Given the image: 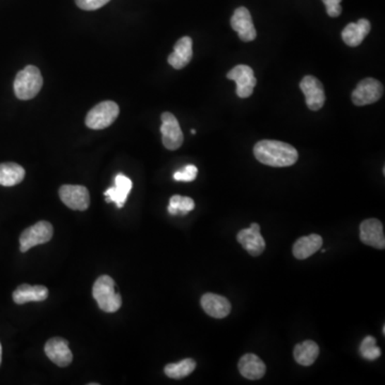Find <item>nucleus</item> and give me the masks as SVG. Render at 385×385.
Instances as JSON below:
<instances>
[{
  "label": "nucleus",
  "instance_id": "412c9836",
  "mask_svg": "<svg viewBox=\"0 0 385 385\" xmlns=\"http://www.w3.org/2000/svg\"><path fill=\"white\" fill-rule=\"evenodd\" d=\"M324 240L319 235H310L300 238L293 245V256L297 259L303 260L320 250Z\"/></svg>",
  "mask_w": 385,
  "mask_h": 385
},
{
  "label": "nucleus",
  "instance_id": "bb28decb",
  "mask_svg": "<svg viewBox=\"0 0 385 385\" xmlns=\"http://www.w3.org/2000/svg\"><path fill=\"white\" fill-rule=\"evenodd\" d=\"M198 169L195 165H186L184 169L176 171L173 173V179L176 181L192 182L197 177Z\"/></svg>",
  "mask_w": 385,
  "mask_h": 385
},
{
  "label": "nucleus",
  "instance_id": "cd10ccee",
  "mask_svg": "<svg viewBox=\"0 0 385 385\" xmlns=\"http://www.w3.org/2000/svg\"><path fill=\"white\" fill-rule=\"evenodd\" d=\"M111 0H75L76 5L85 11H93L104 7Z\"/></svg>",
  "mask_w": 385,
  "mask_h": 385
},
{
  "label": "nucleus",
  "instance_id": "a878e982",
  "mask_svg": "<svg viewBox=\"0 0 385 385\" xmlns=\"http://www.w3.org/2000/svg\"><path fill=\"white\" fill-rule=\"evenodd\" d=\"M360 352H361L362 357L368 361H374V360L379 359L381 355L380 348L377 346L376 338L372 336H367L363 339L361 346H360Z\"/></svg>",
  "mask_w": 385,
  "mask_h": 385
},
{
  "label": "nucleus",
  "instance_id": "7c9ffc66",
  "mask_svg": "<svg viewBox=\"0 0 385 385\" xmlns=\"http://www.w3.org/2000/svg\"><path fill=\"white\" fill-rule=\"evenodd\" d=\"M192 134H194V135H195L196 130H192Z\"/></svg>",
  "mask_w": 385,
  "mask_h": 385
},
{
  "label": "nucleus",
  "instance_id": "f3484780",
  "mask_svg": "<svg viewBox=\"0 0 385 385\" xmlns=\"http://www.w3.org/2000/svg\"><path fill=\"white\" fill-rule=\"evenodd\" d=\"M133 188L131 179L126 176L118 173L115 178V185L105 190L104 195L106 196L107 202H114L118 208H122L126 204V198Z\"/></svg>",
  "mask_w": 385,
  "mask_h": 385
},
{
  "label": "nucleus",
  "instance_id": "aec40b11",
  "mask_svg": "<svg viewBox=\"0 0 385 385\" xmlns=\"http://www.w3.org/2000/svg\"><path fill=\"white\" fill-rule=\"evenodd\" d=\"M238 367H239L240 374L248 380H259L267 372L264 362L252 353L243 355L240 359Z\"/></svg>",
  "mask_w": 385,
  "mask_h": 385
},
{
  "label": "nucleus",
  "instance_id": "39448f33",
  "mask_svg": "<svg viewBox=\"0 0 385 385\" xmlns=\"http://www.w3.org/2000/svg\"><path fill=\"white\" fill-rule=\"evenodd\" d=\"M54 229L51 224L47 221H38L23 231L20 237V250L28 252L30 248L40 244L47 243L53 238Z\"/></svg>",
  "mask_w": 385,
  "mask_h": 385
},
{
  "label": "nucleus",
  "instance_id": "0eeeda50",
  "mask_svg": "<svg viewBox=\"0 0 385 385\" xmlns=\"http://www.w3.org/2000/svg\"><path fill=\"white\" fill-rule=\"evenodd\" d=\"M61 202L72 210L85 211L90 206V195L82 185H62L59 188Z\"/></svg>",
  "mask_w": 385,
  "mask_h": 385
},
{
  "label": "nucleus",
  "instance_id": "1a4fd4ad",
  "mask_svg": "<svg viewBox=\"0 0 385 385\" xmlns=\"http://www.w3.org/2000/svg\"><path fill=\"white\" fill-rule=\"evenodd\" d=\"M300 88L305 95L306 104L310 111H319L326 102L324 85L314 76H305L300 82Z\"/></svg>",
  "mask_w": 385,
  "mask_h": 385
},
{
  "label": "nucleus",
  "instance_id": "7ed1b4c3",
  "mask_svg": "<svg viewBox=\"0 0 385 385\" xmlns=\"http://www.w3.org/2000/svg\"><path fill=\"white\" fill-rule=\"evenodd\" d=\"M92 295L103 312H115L121 307V297L116 293L115 281L109 275H102L95 281Z\"/></svg>",
  "mask_w": 385,
  "mask_h": 385
},
{
  "label": "nucleus",
  "instance_id": "423d86ee",
  "mask_svg": "<svg viewBox=\"0 0 385 385\" xmlns=\"http://www.w3.org/2000/svg\"><path fill=\"white\" fill-rule=\"evenodd\" d=\"M383 86L376 78H368L361 80L352 92V102L357 106H365L380 100Z\"/></svg>",
  "mask_w": 385,
  "mask_h": 385
},
{
  "label": "nucleus",
  "instance_id": "20e7f679",
  "mask_svg": "<svg viewBox=\"0 0 385 385\" xmlns=\"http://www.w3.org/2000/svg\"><path fill=\"white\" fill-rule=\"evenodd\" d=\"M119 106L113 101H104L95 105L86 117V126L91 130L109 128L117 119Z\"/></svg>",
  "mask_w": 385,
  "mask_h": 385
},
{
  "label": "nucleus",
  "instance_id": "f257e3e1",
  "mask_svg": "<svg viewBox=\"0 0 385 385\" xmlns=\"http://www.w3.org/2000/svg\"><path fill=\"white\" fill-rule=\"evenodd\" d=\"M254 154L262 164L288 167L297 163L299 153L291 145L279 140H262L254 147Z\"/></svg>",
  "mask_w": 385,
  "mask_h": 385
},
{
  "label": "nucleus",
  "instance_id": "393cba45",
  "mask_svg": "<svg viewBox=\"0 0 385 385\" xmlns=\"http://www.w3.org/2000/svg\"><path fill=\"white\" fill-rule=\"evenodd\" d=\"M194 208H195V202L192 198L175 195L171 198V202H169V212L171 215H185L194 210Z\"/></svg>",
  "mask_w": 385,
  "mask_h": 385
},
{
  "label": "nucleus",
  "instance_id": "a211bd4d",
  "mask_svg": "<svg viewBox=\"0 0 385 385\" xmlns=\"http://www.w3.org/2000/svg\"><path fill=\"white\" fill-rule=\"evenodd\" d=\"M192 58V41L190 37H183L176 43L173 53L169 57V63L176 70L185 68Z\"/></svg>",
  "mask_w": 385,
  "mask_h": 385
},
{
  "label": "nucleus",
  "instance_id": "c85d7f7f",
  "mask_svg": "<svg viewBox=\"0 0 385 385\" xmlns=\"http://www.w3.org/2000/svg\"><path fill=\"white\" fill-rule=\"evenodd\" d=\"M326 8V13L331 18H338L343 12L341 8V0H322Z\"/></svg>",
  "mask_w": 385,
  "mask_h": 385
},
{
  "label": "nucleus",
  "instance_id": "4468645a",
  "mask_svg": "<svg viewBox=\"0 0 385 385\" xmlns=\"http://www.w3.org/2000/svg\"><path fill=\"white\" fill-rule=\"evenodd\" d=\"M44 351L47 358L59 367L70 365L73 360L69 343L66 339L60 338V337L49 339L45 345Z\"/></svg>",
  "mask_w": 385,
  "mask_h": 385
},
{
  "label": "nucleus",
  "instance_id": "9d476101",
  "mask_svg": "<svg viewBox=\"0 0 385 385\" xmlns=\"http://www.w3.org/2000/svg\"><path fill=\"white\" fill-rule=\"evenodd\" d=\"M161 133L163 145L169 150H177L183 144V133L179 122L171 113H163Z\"/></svg>",
  "mask_w": 385,
  "mask_h": 385
},
{
  "label": "nucleus",
  "instance_id": "f8f14e48",
  "mask_svg": "<svg viewBox=\"0 0 385 385\" xmlns=\"http://www.w3.org/2000/svg\"><path fill=\"white\" fill-rule=\"evenodd\" d=\"M360 238L366 245L384 250L385 237L383 225L379 219H368L362 221L360 226Z\"/></svg>",
  "mask_w": 385,
  "mask_h": 385
},
{
  "label": "nucleus",
  "instance_id": "dca6fc26",
  "mask_svg": "<svg viewBox=\"0 0 385 385\" xmlns=\"http://www.w3.org/2000/svg\"><path fill=\"white\" fill-rule=\"evenodd\" d=\"M200 303L204 312L213 318H225L231 312V304L229 300L214 293H206L202 295Z\"/></svg>",
  "mask_w": 385,
  "mask_h": 385
},
{
  "label": "nucleus",
  "instance_id": "6e6552de",
  "mask_svg": "<svg viewBox=\"0 0 385 385\" xmlns=\"http://www.w3.org/2000/svg\"><path fill=\"white\" fill-rule=\"evenodd\" d=\"M227 78L233 80L237 84V94L239 98H250L254 92L257 80L255 78L254 71L248 66L239 64L228 72Z\"/></svg>",
  "mask_w": 385,
  "mask_h": 385
},
{
  "label": "nucleus",
  "instance_id": "6ab92c4d",
  "mask_svg": "<svg viewBox=\"0 0 385 385\" xmlns=\"http://www.w3.org/2000/svg\"><path fill=\"white\" fill-rule=\"evenodd\" d=\"M49 297V291L44 286H30L28 283L18 286L13 293V301L18 305L29 302L45 301Z\"/></svg>",
  "mask_w": 385,
  "mask_h": 385
},
{
  "label": "nucleus",
  "instance_id": "c756f323",
  "mask_svg": "<svg viewBox=\"0 0 385 385\" xmlns=\"http://www.w3.org/2000/svg\"><path fill=\"white\" fill-rule=\"evenodd\" d=\"M1 355H3V349H1V345H0V364H1Z\"/></svg>",
  "mask_w": 385,
  "mask_h": 385
},
{
  "label": "nucleus",
  "instance_id": "f03ea898",
  "mask_svg": "<svg viewBox=\"0 0 385 385\" xmlns=\"http://www.w3.org/2000/svg\"><path fill=\"white\" fill-rule=\"evenodd\" d=\"M43 86V78L40 70L35 66H27L18 72L14 80V93L20 100L34 99Z\"/></svg>",
  "mask_w": 385,
  "mask_h": 385
},
{
  "label": "nucleus",
  "instance_id": "b1692460",
  "mask_svg": "<svg viewBox=\"0 0 385 385\" xmlns=\"http://www.w3.org/2000/svg\"><path fill=\"white\" fill-rule=\"evenodd\" d=\"M196 368V362L192 359L182 360L178 363L169 364L165 367V374L171 379H182L192 374Z\"/></svg>",
  "mask_w": 385,
  "mask_h": 385
},
{
  "label": "nucleus",
  "instance_id": "4be33fe9",
  "mask_svg": "<svg viewBox=\"0 0 385 385\" xmlns=\"http://www.w3.org/2000/svg\"><path fill=\"white\" fill-rule=\"evenodd\" d=\"M319 346L314 341H305L303 343H298L293 350V357L295 362L302 366H310L314 363L318 358Z\"/></svg>",
  "mask_w": 385,
  "mask_h": 385
},
{
  "label": "nucleus",
  "instance_id": "2eb2a0df",
  "mask_svg": "<svg viewBox=\"0 0 385 385\" xmlns=\"http://www.w3.org/2000/svg\"><path fill=\"white\" fill-rule=\"evenodd\" d=\"M372 29V24L366 18H361L358 23H350L343 28L341 38L348 47H357L363 42Z\"/></svg>",
  "mask_w": 385,
  "mask_h": 385
},
{
  "label": "nucleus",
  "instance_id": "5701e85b",
  "mask_svg": "<svg viewBox=\"0 0 385 385\" xmlns=\"http://www.w3.org/2000/svg\"><path fill=\"white\" fill-rule=\"evenodd\" d=\"M25 169L16 163L0 164V185L14 186L24 180Z\"/></svg>",
  "mask_w": 385,
  "mask_h": 385
},
{
  "label": "nucleus",
  "instance_id": "9b49d317",
  "mask_svg": "<svg viewBox=\"0 0 385 385\" xmlns=\"http://www.w3.org/2000/svg\"><path fill=\"white\" fill-rule=\"evenodd\" d=\"M237 239L252 256H259L266 248V242L260 233V226L257 223L250 224V228L242 229L238 233Z\"/></svg>",
  "mask_w": 385,
  "mask_h": 385
},
{
  "label": "nucleus",
  "instance_id": "ddd939ff",
  "mask_svg": "<svg viewBox=\"0 0 385 385\" xmlns=\"http://www.w3.org/2000/svg\"><path fill=\"white\" fill-rule=\"evenodd\" d=\"M231 24L233 30L237 31L240 39L244 42H252L256 39L257 31L252 23V16L245 7L236 9Z\"/></svg>",
  "mask_w": 385,
  "mask_h": 385
}]
</instances>
